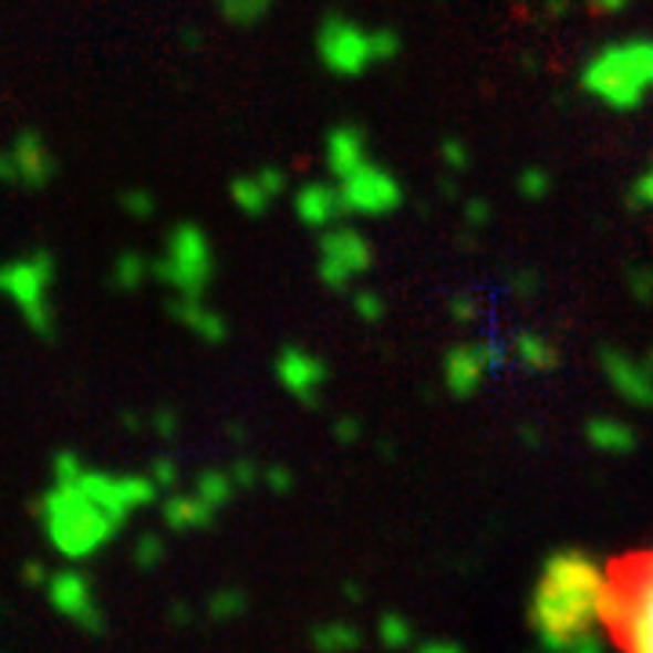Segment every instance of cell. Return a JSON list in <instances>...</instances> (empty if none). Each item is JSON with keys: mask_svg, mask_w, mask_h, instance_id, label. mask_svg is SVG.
<instances>
[{"mask_svg": "<svg viewBox=\"0 0 653 653\" xmlns=\"http://www.w3.org/2000/svg\"><path fill=\"white\" fill-rule=\"evenodd\" d=\"M610 573L592 556L567 548L545 559L541 581L533 584L530 624L545 650L595 653L607 646L603 603L610 592Z\"/></svg>", "mask_w": 653, "mask_h": 653, "instance_id": "6da1fadb", "label": "cell"}, {"mask_svg": "<svg viewBox=\"0 0 653 653\" xmlns=\"http://www.w3.org/2000/svg\"><path fill=\"white\" fill-rule=\"evenodd\" d=\"M581 87L610 110H635L653 91V41L607 44L588 59Z\"/></svg>", "mask_w": 653, "mask_h": 653, "instance_id": "7a4b0ae2", "label": "cell"}, {"mask_svg": "<svg viewBox=\"0 0 653 653\" xmlns=\"http://www.w3.org/2000/svg\"><path fill=\"white\" fill-rule=\"evenodd\" d=\"M603 624L621 646L653 653V556L629 563V573L610 581Z\"/></svg>", "mask_w": 653, "mask_h": 653, "instance_id": "3957f363", "label": "cell"}, {"mask_svg": "<svg viewBox=\"0 0 653 653\" xmlns=\"http://www.w3.org/2000/svg\"><path fill=\"white\" fill-rule=\"evenodd\" d=\"M505 363V345L501 342H473V345H457L450 349L447 363H443V377H447V388L454 396H473V392L483 385L494 367Z\"/></svg>", "mask_w": 653, "mask_h": 653, "instance_id": "277c9868", "label": "cell"}, {"mask_svg": "<svg viewBox=\"0 0 653 653\" xmlns=\"http://www.w3.org/2000/svg\"><path fill=\"white\" fill-rule=\"evenodd\" d=\"M400 182L377 172V167L360 164L356 172H349V186H345V204L352 211L363 215H385L392 207H400Z\"/></svg>", "mask_w": 653, "mask_h": 653, "instance_id": "5b68a950", "label": "cell"}, {"mask_svg": "<svg viewBox=\"0 0 653 653\" xmlns=\"http://www.w3.org/2000/svg\"><path fill=\"white\" fill-rule=\"evenodd\" d=\"M603 374L632 407H653V371L618 349H603Z\"/></svg>", "mask_w": 653, "mask_h": 653, "instance_id": "8992f818", "label": "cell"}, {"mask_svg": "<svg viewBox=\"0 0 653 653\" xmlns=\"http://www.w3.org/2000/svg\"><path fill=\"white\" fill-rule=\"evenodd\" d=\"M323 51H326V62L345 73H360L363 65L374 59L371 37H363L360 30H352V25H331Z\"/></svg>", "mask_w": 653, "mask_h": 653, "instance_id": "52a82bcc", "label": "cell"}, {"mask_svg": "<svg viewBox=\"0 0 653 653\" xmlns=\"http://www.w3.org/2000/svg\"><path fill=\"white\" fill-rule=\"evenodd\" d=\"M588 443L607 454H629L635 447V433L613 417H595V422H588Z\"/></svg>", "mask_w": 653, "mask_h": 653, "instance_id": "ba28073f", "label": "cell"}, {"mask_svg": "<svg viewBox=\"0 0 653 653\" xmlns=\"http://www.w3.org/2000/svg\"><path fill=\"white\" fill-rule=\"evenodd\" d=\"M516 360L527 371H552L556 367V349L548 345L541 334H519L516 338Z\"/></svg>", "mask_w": 653, "mask_h": 653, "instance_id": "9c48e42d", "label": "cell"}, {"mask_svg": "<svg viewBox=\"0 0 653 653\" xmlns=\"http://www.w3.org/2000/svg\"><path fill=\"white\" fill-rule=\"evenodd\" d=\"M331 255L338 258V280H342L345 269H363L367 266V243H363L356 232H338V237L331 240Z\"/></svg>", "mask_w": 653, "mask_h": 653, "instance_id": "30bf717a", "label": "cell"}, {"mask_svg": "<svg viewBox=\"0 0 653 653\" xmlns=\"http://www.w3.org/2000/svg\"><path fill=\"white\" fill-rule=\"evenodd\" d=\"M334 156H338V167H342V172H356V167L363 164L360 138L356 135H342L334 142Z\"/></svg>", "mask_w": 653, "mask_h": 653, "instance_id": "8fae6325", "label": "cell"}, {"mask_svg": "<svg viewBox=\"0 0 653 653\" xmlns=\"http://www.w3.org/2000/svg\"><path fill=\"white\" fill-rule=\"evenodd\" d=\"M519 193L527 196V200H541L548 193V175L538 172V167H527V172L519 175Z\"/></svg>", "mask_w": 653, "mask_h": 653, "instance_id": "7c38bea8", "label": "cell"}, {"mask_svg": "<svg viewBox=\"0 0 653 653\" xmlns=\"http://www.w3.org/2000/svg\"><path fill=\"white\" fill-rule=\"evenodd\" d=\"M382 639L388 646H411V624L403 618H385L382 621Z\"/></svg>", "mask_w": 653, "mask_h": 653, "instance_id": "4fadbf2b", "label": "cell"}, {"mask_svg": "<svg viewBox=\"0 0 653 653\" xmlns=\"http://www.w3.org/2000/svg\"><path fill=\"white\" fill-rule=\"evenodd\" d=\"M632 204H643V207H653V164L646 167L643 175H639L635 189H632Z\"/></svg>", "mask_w": 653, "mask_h": 653, "instance_id": "5bb4252c", "label": "cell"}, {"mask_svg": "<svg viewBox=\"0 0 653 653\" xmlns=\"http://www.w3.org/2000/svg\"><path fill=\"white\" fill-rule=\"evenodd\" d=\"M443 160H447V167H454V172H465L468 149L462 146V142H447V146H443Z\"/></svg>", "mask_w": 653, "mask_h": 653, "instance_id": "9a60e30c", "label": "cell"}, {"mask_svg": "<svg viewBox=\"0 0 653 653\" xmlns=\"http://www.w3.org/2000/svg\"><path fill=\"white\" fill-rule=\"evenodd\" d=\"M632 291H635L639 302H650V298H653V272L650 269H639L635 272V277H632Z\"/></svg>", "mask_w": 653, "mask_h": 653, "instance_id": "2e32d148", "label": "cell"}, {"mask_svg": "<svg viewBox=\"0 0 653 653\" xmlns=\"http://www.w3.org/2000/svg\"><path fill=\"white\" fill-rule=\"evenodd\" d=\"M371 48H374V59H388V55H396V37L392 33H374L371 37Z\"/></svg>", "mask_w": 653, "mask_h": 653, "instance_id": "e0dca14e", "label": "cell"}, {"mask_svg": "<svg viewBox=\"0 0 653 653\" xmlns=\"http://www.w3.org/2000/svg\"><path fill=\"white\" fill-rule=\"evenodd\" d=\"M422 653H457L462 643H454V639H422Z\"/></svg>", "mask_w": 653, "mask_h": 653, "instance_id": "ac0fdd59", "label": "cell"}, {"mask_svg": "<svg viewBox=\"0 0 653 653\" xmlns=\"http://www.w3.org/2000/svg\"><path fill=\"white\" fill-rule=\"evenodd\" d=\"M465 215H468V221H473V226H483V221H487V215H490V207L487 204H468L465 207Z\"/></svg>", "mask_w": 653, "mask_h": 653, "instance_id": "d6986e66", "label": "cell"}, {"mask_svg": "<svg viewBox=\"0 0 653 653\" xmlns=\"http://www.w3.org/2000/svg\"><path fill=\"white\" fill-rule=\"evenodd\" d=\"M450 312L457 320H473L476 317V309H473V302H468V298H457V302L450 305Z\"/></svg>", "mask_w": 653, "mask_h": 653, "instance_id": "ffe728a7", "label": "cell"}, {"mask_svg": "<svg viewBox=\"0 0 653 653\" xmlns=\"http://www.w3.org/2000/svg\"><path fill=\"white\" fill-rule=\"evenodd\" d=\"M629 0H592V8L599 11V15H613V11H621Z\"/></svg>", "mask_w": 653, "mask_h": 653, "instance_id": "44dd1931", "label": "cell"}, {"mask_svg": "<svg viewBox=\"0 0 653 653\" xmlns=\"http://www.w3.org/2000/svg\"><path fill=\"white\" fill-rule=\"evenodd\" d=\"M360 312H367V317H377V312H382V309H377V298H360Z\"/></svg>", "mask_w": 653, "mask_h": 653, "instance_id": "7402d4cb", "label": "cell"}, {"mask_svg": "<svg viewBox=\"0 0 653 653\" xmlns=\"http://www.w3.org/2000/svg\"><path fill=\"white\" fill-rule=\"evenodd\" d=\"M646 367L653 371V349H650V356H646Z\"/></svg>", "mask_w": 653, "mask_h": 653, "instance_id": "603a6c76", "label": "cell"}]
</instances>
